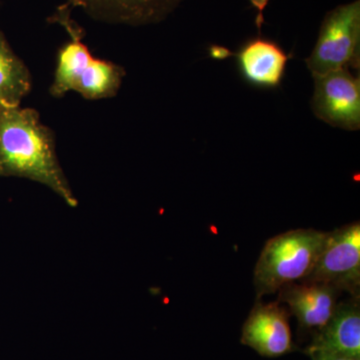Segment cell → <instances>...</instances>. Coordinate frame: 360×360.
<instances>
[{"mask_svg":"<svg viewBox=\"0 0 360 360\" xmlns=\"http://www.w3.org/2000/svg\"><path fill=\"white\" fill-rule=\"evenodd\" d=\"M0 176L22 177L54 191L70 207H77L56 150V135L40 122L33 108L0 103Z\"/></svg>","mask_w":360,"mask_h":360,"instance_id":"cell-1","label":"cell"},{"mask_svg":"<svg viewBox=\"0 0 360 360\" xmlns=\"http://www.w3.org/2000/svg\"><path fill=\"white\" fill-rule=\"evenodd\" d=\"M71 8L70 4H63L49 18V22L65 27L70 39L58 49L49 92L56 98L70 91H77L89 101L115 96L125 77L124 68L92 56L82 41L84 28L71 18Z\"/></svg>","mask_w":360,"mask_h":360,"instance_id":"cell-2","label":"cell"},{"mask_svg":"<svg viewBox=\"0 0 360 360\" xmlns=\"http://www.w3.org/2000/svg\"><path fill=\"white\" fill-rule=\"evenodd\" d=\"M302 281L328 283L350 296L360 291V224L328 232L311 272Z\"/></svg>","mask_w":360,"mask_h":360,"instance_id":"cell-5","label":"cell"},{"mask_svg":"<svg viewBox=\"0 0 360 360\" xmlns=\"http://www.w3.org/2000/svg\"><path fill=\"white\" fill-rule=\"evenodd\" d=\"M186 0H68L94 20L141 26L161 22Z\"/></svg>","mask_w":360,"mask_h":360,"instance_id":"cell-9","label":"cell"},{"mask_svg":"<svg viewBox=\"0 0 360 360\" xmlns=\"http://www.w3.org/2000/svg\"><path fill=\"white\" fill-rule=\"evenodd\" d=\"M311 360H360V359H352V357L341 356V355H335L323 354V352H310L307 354Z\"/></svg>","mask_w":360,"mask_h":360,"instance_id":"cell-13","label":"cell"},{"mask_svg":"<svg viewBox=\"0 0 360 360\" xmlns=\"http://www.w3.org/2000/svg\"><path fill=\"white\" fill-rule=\"evenodd\" d=\"M32 89V77L25 63L13 51L0 30V103L18 106Z\"/></svg>","mask_w":360,"mask_h":360,"instance_id":"cell-12","label":"cell"},{"mask_svg":"<svg viewBox=\"0 0 360 360\" xmlns=\"http://www.w3.org/2000/svg\"><path fill=\"white\" fill-rule=\"evenodd\" d=\"M311 110L319 120L338 129L360 127V79L350 70L314 75Z\"/></svg>","mask_w":360,"mask_h":360,"instance_id":"cell-6","label":"cell"},{"mask_svg":"<svg viewBox=\"0 0 360 360\" xmlns=\"http://www.w3.org/2000/svg\"><path fill=\"white\" fill-rule=\"evenodd\" d=\"M323 352L360 359L359 296L338 302L335 314L323 328L314 333L305 354Z\"/></svg>","mask_w":360,"mask_h":360,"instance_id":"cell-11","label":"cell"},{"mask_svg":"<svg viewBox=\"0 0 360 360\" xmlns=\"http://www.w3.org/2000/svg\"><path fill=\"white\" fill-rule=\"evenodd\" d=\"M305 63L312 77L340 70H359L360 0L340 4L326 13L314 51Z\"/></svg>","mask_w":360,"mask_h":360,"instance_id":"cell-4","label":"cell"},{"mask_svg":"<svg viewBox=\"0 0 360 360\" xmlns=\"http://www.w3.org/2000/svg\"><path fill=\"white\" fill-rule=\"evenodd\" d=\"M340 290L328 283H290L278 290V302L285 303L300 328L316 333L328 323L338 305Z\"/></svg>","mask_w":360,"mask_h":360,"instance_id":"cell-10","label":"cell"},{"mask_svg":"<svg viewBox=\"0 0 360 360\" xmlns=\"http://www.w3.org/2000/svg\"><path fill=\"white\" fill-rule=\"evenodd\" d=\"M328 232L300 229L269 239L255 269L257 298L302 281L314 269Z\"/></svg>","mask_w":360,"mask_h":360,"instance_id":"cell-3","label":"cell"},{"mask_svg":"<svg viewBox=\"0 0 360 360\" xmlns=\"http://www.w3.org/2000/svg\"><path fill=\"white\" fill-rule=\"evenodd\" d=\"M241 343L264 357H279L295 350L290 314L281 302H258L243 324Z\"/></svg>","mask_w":360,"mask_h":360,"instance_id":"cell-8","label":"cell"},{"mask_svg":"<svg viewBox=\"0 0 360 360\" xmlns=\"http://www.w3.org/2000/svg\"><path fill=\"white\" fill-rule=\"evenodd\" d=\"M212 58L222 59L234 56L239 73L248 84L262 89H278L285 77L288 63L292 54L286 53L276 41L262 34L241 45L236 52L222 46L210 47Z\"/></svg>","mask_w":360,"mask_h":360,"instance_id":"cell-7","label":"cell"}]
</instances>
